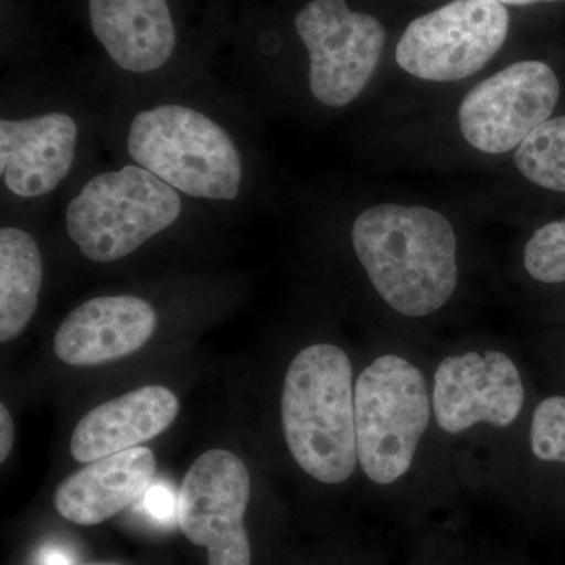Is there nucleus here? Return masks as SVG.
<instances>
[{"instance_id":"nucleus-1","label":"nucleus","mask_w":565,"mask_h":565,"mask_svg":"<svg viewBox=\"0 0 565 565\" xmlns=\"http://www.w3.org/2000/svg\"><path fill=\"white\" fill-rule=\"evenodd\" d=\"M352 244L375 291L397 313L433 315L456 291V233L438 211L403 204L370 207L353 222Z\"/></svg>"},{"instance_id":"nucleus-2","label":"nucleus","mask_w":565,"mask_h":565,"mask_svg":"<svg viewBox=\"0 0 565 565\" xmlns=\"http://www.w3.org/2000/svg\"><path fill=\"white\" fill-rule=\"evenodd\" d=\"M286 445L297 465L323 484L351 478L359 460L352 364L333 344H313L292 360L281 394Z\"/></svg>"},{"instance_id":"nucleus-3","label":"nucleus","mask_w":565,"mask_h":565,"mask_svg":"<svg viewBox=\"0 0 565 565\" xmlns=\"http://www.w3.org/2000/svg\"><path fill=\"white\" fill-rule=\"evenodd\" d=\"M128 150L140 167L188 195L228 202L239 195V151L202 111L173 104L140 111L129 129Z\"/></svg>"},{"instance_id":"nucleus-4","label":"nucleus","mask_w":565,"mask_h":565,"mask_svg":"<svg viewBox=\"0 0 565 565\" xmlns=\"http://www.w3.org/2000/svg\"><path fill=\"white\" fill-rule=\"evenodd\" d=\"M181 196L143 167L103 173L82 188L66 210V232L85 258H126L180 217Z\"/></svg>"},{"instance_id":"nucleus-5","label":"nucleus","mask_w":565,"mask_h":565,"mask_svg":"<svg viewBox=\"0 0 565 565\" xmlns=\"http://www.w3.org/2000/svg\"><path fill=\"white\" fill-rule=\"evenodd\" d=\"M430 419L422 371L397 355H382L355 384L359 462L375 484L407 473Z\"/></svg>"},{"instance_id":"nucleus-6","label":"nucleus","mask_w":565,"mask_h":565,"mask_svg":"<svg viewBox=\"0 0 565 565\" xmlns=\"http://www.w3.org/2000/svg\"><path fill=\"white\" fill-rule=\"evenodd\" d=\"M509 22L497 0H452L408 24L396 46L397 65L423 81L467 79L503 47Z\"/></svg>"},{"instance_id":"nucleus-7","label":"nucleus","mask_w":565,"mask_h":565,"mask_svg":"<svg viewBox=\"0 0 565 565\" xmlns=\"http://www.w3.org/2000/svg\"><path fill=\"white\" fill-rule=\"evenodd\" d=\"M310 54V88L319 103L344 107L362 95L384 51L381 21L349 9L345 0H313L296 17Z\"/></svg>"},{"instance_id":"nucleus-8","label":"nucleus","mask_w":565,"mask_h":565,"mask_svg":"<svg viewBox=\"0 0 565 565\" xmlns=\"http://www.w3.org/2000/svg\"><path fill=\"white\" fill-rule=\"evenodd\" d=\"M250 487L243 459L225 449L203 452L182 479L178 523L189 542L207 548V564L250 565L244 525Z\"/></svg>"},{"instance_id":"nucleus-9","label":"nucleus","mask_w":565,"mask_h":565,"mask_svg":"<svg viewBox=\"0 0 565 565\" xmlns=\"http://www.w3.org/2000/svg\"><path fill=\"white\" fill-rule=\"evenodd\" d=\"M559 95V81L546 63L516 62L468 92L459 107L460 132L487 154L516 150L550 120Z\"/></svg>"},{"instance_id":"nucleus-10","label":"nucleus","mask_w":565,"mask_h":565,"mask_svg":"<svg viewBox=\"0 0 565 565\" xmlns=\"http://www.w3.org/2000/svg\"><path fill=\"white\" fill-rule=\"evenodd\" d=\"M523 401L522 377L503 352L448 356L435 373V419L448 434L463 433L478 423L509 426L520 415Z\"/></svg>"},{"instance_id":"nucleus-11","label":"nucleus","mask_w":565,"mask_h":565,"mask_svg":"<svg viewBox=\"0 0 565 565\" xmlns=\"http://www.w3.org/2000/svg\"><path fill=\"white\" fill-rule=\"evenodd\" d=\"M156 327L158 315L147 300L96 297L71 311L58 327L55 355L70 366H98L140 351Z\"/></svg>"},{"instance_id":"nucleus-12","label":"nucleus","mask_w":565,"mask_h":565,"mask_svg":"<svg viewBox=\"0 0 565 565\" xmlns=\"http://www.w3.org/2000/svg\"><path fill=\"white\" fill-rule=\"evenodd\" d=\"M77 125L61 111L28 120L0 121V173L22 199L54 191L73 167Z\"/></svg>"},{"instance_id":"nucleus-13","label":"nucleus","mask_w":565,"mask_h":565,"mask_svg":"<svg viewBox=\"0 0 565 565\" xmlns=\"http://www.w3.org/2000/svg\"><path fill=\"white\" fill-rule=\"evenodd\" d=\"M180 401L166 386L148 385L107 401L82 416L71 435L70 451L79 463L137 448L172 426Z\"/></svg>"},{"instance_id":"nucleus-14","label":"nucleus","mask_w":565,"mask_h":565,"mask_svg":"<svg viewBox=\"0 0 565 565\" xmlns=\"http://www.w3.org/2000/svg\"><path fill=\"white\" fill-rule=\"evenodd\" d=\"M156 470L154 452L145 446L85 463L55 490V511L74 525H99L136 504L150 489Z\"/></svg>"},{"instance_id":"nucleus-15","label":"nucleus","mask_w":565,"mask_h":565,"mask_svg":"<svg viewBox=\"0 0 565 565\" xmlns=\"http://www.w3.org/2000/svg\"><path fill=\"white\" fill-rule=\"evenodd\" d=\"M93 33L111 61L131 73L159 70L177 32L167 0H88Z\"/></svg>"},{"instance_id":"nucleus-16","label":"nucleus","mask_w":565,"mask_h":565,"mask_svg":"<svg viewBox=\"0 0 565 565\" xmlns=\"http://www.w3.org/2000/svg\"><path fill=\"white\" fill-rule=\"evenodd\" d=\"M43 259L39 245L24 230L0 232V341L20 337L39 307Z\"/></svg>"},{"instance_id":"nucleus-17","label":"nucleus","mask_w":565,"mask_h":565,"mask_svg":"<svg viewBox=\"0 0 565 565\" xmlns=\"http://www.w3.org/2000/svg\"><path fill=\"white\" fill-rule=\"evenodd\" d=\"M515 166L527 181L565 192V115L550 118L515 151Z\"/></svg>"},{"instance_id":"nucleus-18","label":"nucleus","mask_w":565,"mask_h":565,"mask_svg":"<svg viewBox=\"0 0 565 565\" xmlns=\"http://www.w3.org/2000/svg\"><path fill=\"white\" fill-rule=\"evenodd\" d=\"M523 259L534 280L565 281V218L541 226L527 241Z\"/></svg>"},{"instance_id":"nucleus-19","label":"nucleus","mask_w":565,"mask_h":565,"mask_svg":"<svg viewBox=\"0 0 565 565\" xmlns=\"http://www.w3.org/2000/svg\"><path fill=\"white\" fill-rule=\"evenodd\" d=\"M531 449L544 462L565 463V397H548L535 408Z\"/></svg>"},{"instance_id":"nucleus-20","label":"nucleus","mask_w":565,"mask_h":565,"mask_svg":"<svg viewBox=\"0 0 565 565\" xmlns=\"http://www.w3.org/2000/svg\"><path fill=\"white\" fill-rule=\"evenodd\" d=\"M14 444V423L6 404H0V462H6Z\"/></svg>"},{"instance_id":"nucleus-21","label":"nucleus","mask_w":565,"mask_h":565,"mask_svg":"<svg viewBox=\"0 0 565 565\" xmlns=\"http://www.w3.org/2000/svg\"><path fill=\"white\" fill-rule=\"evenodd\" d=\"M503 6H533L539 2H557V0H497Z\"/></svg>"},{"instance_id":"nucleus-22","label":"nucleus","mask_w":565,"mask_h":565,"mask_svg":"<svg viewBox=\"0 0 565 565\" xmlns=\"http://www.w3.org/2000/svg\"><path fill=\"white\" fill-rule=\"evenodd\" d=\"M77 565H122L118 563H84V564H77Z\"/></svg>"}]
</instances>
